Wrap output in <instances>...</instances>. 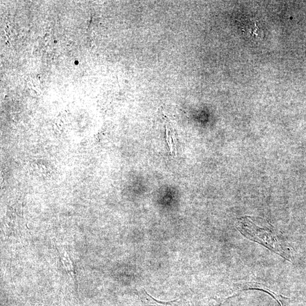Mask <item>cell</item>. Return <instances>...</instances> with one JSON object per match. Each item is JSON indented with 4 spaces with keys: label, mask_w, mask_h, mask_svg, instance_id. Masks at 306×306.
I'll use <instances>...</instances> for the list:
<instances>
[{
    "label": "cell",
    "mask_w": 306,
    "mask_h": 306,
    "mask_svg": "<svg viewBox=\"0 0 306 306\" xmlns=\"http://www.w3.org/2000/svg\"><path fill=\"white\" fill-rule=\"evenodd\" d=\"M237 227L246 237L260 243L284 257L282 254L284 251L281 245L270 230L259 227L249 217L239 218L237 222Z\"/></svg>",
    "instance_id": "cell-1"
},
{
    "label": "cell",
    "mask_w": 306,
    "mask_h": 306,
    "mask_svg": "<svg viewBox=\"0 0 306 306\" xmlns=\"http://www.w3.org/2000/svg\"><path fill=\"white\" fill-rule=\"evenodd\" d=\"M146 295L149 297L150 304L148 306H179L178 300L172 301L170 302H162L159 301L152 297V296L147 292Z\"/></svg>",
    "instance_id": "cell-2"
},
{
    "label": "cell",
    "mask_w": 306,
    "mask_h": 306,
    "mask_svg": "<svg viewBox=\"0 0 306 306\" xmlns=\"http://www.w3.org/2000/svg\"><path fill=\"white\" fill-rule=\"evenodd\" d=\"M166 136H167V139H166V140H167L169 149H170L171 154H172L173 149H174L173 148V145H174L175 148L176 149V144H175V143L172 141V139L173 140L176 141L175 133L174 131H173V129L171 126H169V128H168V126L167 124L166 125Z\"/></svg>",
    "instance_id": "cell-3"
}]
</instances>
